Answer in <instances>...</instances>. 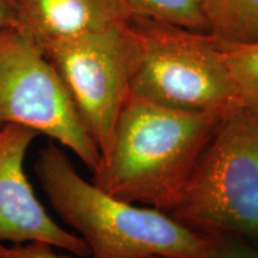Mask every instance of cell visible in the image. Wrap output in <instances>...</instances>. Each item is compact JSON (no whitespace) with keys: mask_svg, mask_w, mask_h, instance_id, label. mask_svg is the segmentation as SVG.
Returning a JSON list of instances; mask_svg holds the SVG:
<instances>
[{"mask_svg":"<svg viewBox=\"0 0 258 258\" xmlns=\"http://www.w3.org/2000/svg\"><path fill=\"white\" fill-rule=\"evenodd\" d=\"M208 258H258V244L232 234H209Z\"/></svg>","mask_w":258,"mask_h":258,"instance_id":"12","label":"cell"},{"mask_svg":"<svg viewBox=\"0 0 258 258\" xmlns=\"http://www.w3.org/2000/svg\"><path fill=\"white\" fill-rule=\"evenodd\" d=\"M135 16L207 34L203 0H127Z\"/></svg>","mask_w":258,"mask_h":258,"instance_id":"11","label":"cell"},{"mask_svg":"<svg viewBox=\"0 0 258 258\" xmlns=\"http://www.w3.org/2000/svg\"><path fill=\"white\" fill-rule=\"evenodd\" d=\"M220 120L129 93L92 183L125 202L172 213Z\"/></svg>","mask_w":258,"mask_h":258,"instance_id":"1","label":"cell"},{"mask_svg":"<svg viewBox=\"0 0 258 258\" xmlns=\"http://www.w3.org/2000/svg\"><path fill=\"white\" fill-rule=\"evenodd\" d=\"M207 34L227 43L258 42V0H203Z\"/></svg>","mask_w":258,"mask_h":258,"instance_id":"9","label":"cell"},{"mask_svg":"<svg viewBox=\"0 0 258 258\" xmlns=\"http://www.w3.org/2000/svg\"><path fill=\"white\" fill-rule=\"evenodd\" d=\"M34 171L51 207L88 245L91 258H208L209 238L159 209L109 195L77 172L50 141Z\"/></svg>","mask_w":258,"mask_h":258,"instance_id":"2","label":"cell"},{"mask_svg":"<svg viewBox=\"0 0 258 258\" xmlns=\"http://www.w3.org/2000/svg\"><path fill=\"white\" fill-rule=\"evenodd\" d=\"M128 23L41 48L62 78L102 159L131 93L135 47Z\"/></svg>","mask_w":258,"mask_h":258,"instance_id":"6","label":"cell"},{"mask_svg":"<svg viewBox=\"0 0 258 258\" xmlns=\"http://www.w3.org/2000/svg\"><path fill=\"white\" fill-rule=\"evenodd\" d=\"M171 215L207 235L258 244V108L222 116Z\"/></svg>","mask_w":258,"mask_h":258,"instance_id":"4","label":"cell"},{"mask_svg":"<svg viewBox=\"0 0 258 258\" xmlns=\"http://www.w3.org/2000/svg\"><path fill=\"white\" fill-rule=\"evenodd\" d=\"M0 258H71L56 252L55 247L44 243L8 245L0 241Z\"/></svg>","mask_w":258,"mask_h":258,"instance_id":"13","label":"cell"},{"mask_svg":"<svg viewBox=\"0 0 258 258\" xmlns=\"http://www.w3.org/2000/svg\"><path fill=\"white\" fill-rule=\"evenodd\" d=\"M38 133L19 124L0 129V241L44 243L76 256L90 257L88 245L49 217L24 172L28 148Z\"/></svg>","mask_w":258,"mask_h":258,"instance_id":"7","label":"cell"},{"mask_svg":"<svg viewBox=\"0 0 258 258\" xmlns=\"http://www.w3.org/2000/svg\"><path fill=\"white\" fill-rule=\"evenodd\" d=\"M128 24L135 47L132 95L176 110L220 117L239 108L214 37L140 16Z\"/></svg>","mask_w":258,"mask_h":258,"instance_id":"3","label":"cell"},{"mask_svg":"<svg viewBox=\"0 0 258 258\" xmlns=\"http://www.w3.org/2000/svg\"><path fill=\"white\" fill-rule=\"evenodd\" d=\"M19 124L69 148L95 171L98 147L53 63L18 28L0 30V129Z\"/></svg>","mask_w":258,"mask_h":258,"instance_id":"5","label":"cell"},{"mask_svg":"<svg viewBox=\"0 0 258 258\" xmlns=\"http://www.w3.org/2000/svg\"><path fill=\"white\" fill-rule=\"evenodd\" d=\"M217 41L234 84L239 106L258 108V42L227 43Z\"/></svg>","mask_w":258,"mask_h":258,"instance_id":"10","label":"cell"},{"mask_svg":"<svg viewBox=\"0 0 258 258\" xmlns=\"http://www.w3.org/2000/svg\"><path fill=\"white\" fill-rule=\"evenodd\" d=\"M17 28L40 48L123 24L134 17L127 0H12Z\"/></svg>","mask_w":258,"mask_h":258,"instance_id":"8","label":"cell"},{"mask_svg":"<svg viewBox=\"0 0 258 258\" xmlns=\"http://www.w3.org/2000/svg\"><path fill=\"white\" fill-rule=\"evenodd\" d=\"M17 28V16L12 0H0V30Z\"/></svg>","mask_w":258,"mask_h":258,"instance_id":"14","label":"cell"}]
</instances>
